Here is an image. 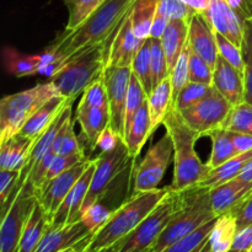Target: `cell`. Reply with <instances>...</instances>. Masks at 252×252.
<instances>
[{
  "mask_svg": "<svg viewBox=\"0 0 252 252\" xmlns=\"http://www.w3.org/2000/svg\"><path fill=\"white\" fill-rule=\"evenodd\" d=\"M94 171H95V159L90 160L84 174L76 181V184L74 185V187L70 189L68 196L65 197L63 203L58 208L57 213L53 216L51 220V228H59V226L80 220L81 209H83L84 202H85L88 192L90 189Z\"/></svg>",
  "mask_w": 252,
  "mask_h": 252,
  "instance_id": "cell-16",
  "label": "cell"
},
{
  "mask_svg": "<svg viewBox=\"0 0 252 252\" xmlns=\"http://www.w3.org/2000/svg\"><path fill=\"white\" fill-rule=\"evenodd\" d=\"M79 103L86 106H95V107H102L108 108V97H107V90H106L105 79H103V74L94 81L90 86L86 88V90L83 93Z\"/></svg>",
  "mask_w": 252,
  "mask_h": 252,
  "instance_id": "cell-45",
  "label": "cell"
},
{
  "mask_svg": "<svg viewBox=\"0 0 252 252\" xmlns=\"http://www.w3.org/2000/svg\"><path fill=\"white\" fill-rule=\"evenodd\" d=\"M36 197L30 187H22L11 206L1 216L0 252H17L25 224L33 209Z\"/></svg>",
  "mask_w": 252,
  "mask_h": 252,
  "instance_id": "cell-11",
  "label": "cell"
},
{
  "mask_svg": "<svg viewBox=\"0 0 252 252\" xmlns=\"http://www.w3.org/2000/svg\"><path fill=\"white\" fill-rule=\"evenodd\" d=\"M187 44L192 52L201 57L214 69L219 58L216 31L204 12H194L189 20Z\"/></svg>",
  "mask_w": 252,
  "mask_h": 252,
  "instance_id": "cell-17",
  "label": "cell"
},
{
  "mask_svg": "<svg viewBox=\"0 0 252 252\" xmlns=\"http://www.w3.org/2000/svg\"><path fill=\"white\" fill-rule=\"evenodd\" d=\"M169 21L170 20L167 19L162 12H160L159 10H158L157 15H155L154 17V21H153L152 30H150V37H152V38H161L165 30H166Z\"/></svg>",
  "mask_w": 252,
  "mask_h": 252,
  "instance_id": "cell-54",
  "label": "cell"
},
{
  "mask_svg": "<svg viewBox=\"0 0 252 252\" xmlns=\"http://www.w3.org/2000/svg\"><path fill=\"white\" fill-rule=\"evenodd\" d=\"M207 137L211 138L212 140L211 158L207 162L211 170L216 169L219 165L224 164L228 160L239 155L236 152L235 144H234L233 132L230 130L219 127L207 133Z\"/></svg>",
  "mask_w": 252,
  "mask_h": 252,
  "instance_id": "cell-30",
  "label": "cell"
},
{
  "mask_svg": "<svg viewBox=\"0 0 252 252\" xmlns=\"http://www.w3.org/2000/svg\"><path fill=\"white\" fill-rule=\"evenodd\" d=\"M59 61L53 54L43 52L38 56H24L12 48L4 49V62L7 70L17 78L36 75L47 64Z\"/></svg>",
  "mask_w": 252,
  "mask_h": 252,
  "instance_id": "cell-25",
  "label": "cell"
},
{
  "mask_svg": "<svg viewBox=\"0 0 252 252\" xmlns=\"http://www.w3.org/2000/svg\"><path fill=\"white\" fill-rule=\"evenodd\" d=\"M36 139L16 134L0 143V170L21 171Z\"/></svg>",
  "mask_w": 252,
  "mask_h": 252,
  "instance_id": "cell-24",
  "label": "cell"
},
{
  "mask_svg": "<svg viewBox=\"0 0 252 252\" xmlns=\"http://www.w3.org/2000/svg\"><path fill=\"white\" fill-rule=\"evenodd\" d=\"M132 74L139 80L143 89L145 90L147 95L153 90L152 84V39H143L137 54L134 56L132 62Z\"/></svg>",
  "mask_w": 252,
  "mask_h": 252,
  "instance_id": "cell-33",
  "label": "cell"
},
{
  "mask_svg": "<svg viewBox=\"0 0 252 252\" xmlns=\"http://www.w3.org/2000/svg\"><path fill=\"white\" fill-rule=\"evenodd\" d=\"M216 218L217 216L212 208L209 189H202L197 185L191 187L186 203L167 224L161 235L152 246L150 252H162L180 239L189 235Z\"/></svg>",
  "mask_w": 252,
  "mask_h": 252,
  "instance_id": "cell-7",
  "label": "cell"
},
{
  "mask_svg": "<svg viewBox=\"0 0 252 252\" xmlns=\"http://www.w3.org/2000/svg\"><path fill=\"white\" fill-rule=\"evenodd\" d=\"M19 175L20 171L0 170V203H1V212L4 211L11 196L14 194Z\"/></svg>",
  "mask_w": 252,
  "mask_h": 252,
  "instance_id": "cell-48",
  "label": "cell"
},
{
  "mask_svg": "<svg viewBox=\"0 0 252 252\" xmlns=\"http://www.w3.org/2000/svg\"><path fill=\"white\" fill-rule=\"evenodd\" d=\"M152 135V123H150L149 108H148V98L143 103L142 108L135 116L127 137L125 138V143L129 155L133 159H137L138 155L142 152L143 147L147 143L148 138Z\"/></svg>",
  "mask_w": 252,
  "mask_h": 252,
  "instance_id": "cell-28",
  "label": "cell"
},
{
  "mask_svg": "<svg viewBox=\"0 0 252 252\" xmlns=\"http://www.w3.org/2000/svg\"><path fill=\"white\" fill-rule=\"evenodd\" d=\"M90 160L91 159H89V158H85L78 164L74 165L73 167L66 170L65 172L47 181L34 192L37 202L46 211L51 220L61 207V204L63 203L65 197L68 196L70 189L74 187V185L84 174Z\"/></svg>",
  "mask_w": 252,
  "mask_h": 252,
  "instance_id": "cell-13",
  "label": "cell"
},
{
  "mask_svg": "<svg viewBox=\"0 0 252 252\" xmlns=\"http://www.w3.org/2000/svg\"><path fill=\"white\" fill-rule=\"evenodd\" d=\"M101 252H113V246H112V248L107 249V250H103V251H101Z\"/></svg>",
  "mask_w": 252,
  "mask_h": 252,
  "instance_id": "cell-60",
  "label": "cell"
},
{
  "mask_svg": "<svg viewBox=\"0 0 252 252\" xmlns=\"http://www.w3.org/2000/svg\"><path fill=\"white\" fill-rule=\"evenodd\" d=\"M49 226L51 219L36 199L33 209L25 224L17 252H34Z\"/></svg>",
  "mask_w": 252,
  "mask_h": 252,
  "instance_id": "cell-26",
  "label": "cell"
},
{
  "mask_svg": "<svg viewBox=\"0 0 252 252\" xmlns=\"http://www.w3.org/2000/svg\"><path fill=\"white\" fill-rule=\"evenodd\" d=\"M113 212L115 211L108 208L101 202H96L81 213L80 220L84 221V224L90 229L91 233L95 234L107 223Z\"/></svg>",
  "mask_w": 252,
  "mask_h": 252,
  "instance_id": "cell-42",
  "label": "cell"
},
{
  "mask_svg": "<svg viewBox=\"0 0 252 252\" xmlns=\"http://www.w3.org/2000/svg\"><path fill=\"white\" fill-rule=\"evenodd\" d=\"M243 54L245 70H244V81H245V101L252 105V20L245 21V32L243 41Z\"/></svg>",
  "mask_w": 252,
  "mask_h": 252,
  "instance_id": "cell-41",
  "label": "cell"
},
{
  "mask_svg": "<svg viewBox=\"0 0 252 252\" xmlns=\"http://www.w3.org/2000/svg\"><path fill=\"white\" fill-rule=\"evenodd\" d=\"M229 252H238V251H234V250H231V251H229Z\"/></svg>",
  "mask_w": 252,
  "mask_h": 252,
  "instance_id": "cell-63",
  "label": "cell"
},
{
  "mask_svg": "<svg viewBox=\"0 0 252 252\" xmlns=\"http://www.w3.org/2000/svg\"><path fill=\"white\" fill-rule=\"evenodd\" d=\"M246 252H252V246H251L250 249H249V251H246Z\"/></svg>",
  "mask_w": 252,
  "mask_h": 252,
  "instance_id": "cell-61",
  "label": "cell"
},
{
  "mask_svg": "<svg viewBox=\"0 0 252 252\" xmlns=\"http://www.w3.org/2000/svg\"><path fill=\"white\" fill-rule=\"evenodd\" d=\"M236 219L238 229L252 225V189L230 212Z\"/></svg>",
  "mask_w": 252,
  "mask_h": 252,
  "instance_id": "cell-50",
  "label": "cell"
},
{
  "mask_svg": "<svg viewBox=\"0 0 252 252\" xmlns=\"http://www.w3.org/2000/svg\"><path fill=\"white\" fill-rule=\"evenodd\" d=\"M244 21L252 20V0H225Z\"/></svg>",
  "mask_w": 252,
  "mask_h": 252,
  "instance_id": "cell-53",
  "label": "cell"
},
{
  "mask_svg": "<svg viewBox=\"0 0 252 252\" xmlns=\"http://www.w3.org/2000/svg\"><path fill=\"white\" fill-rule=\"evenodd\" d=\"M142 252H150V249H149V250H145V251H142Z\"/></svg>",
  "mask_w": 252,
  "mask_h": 252,
  "instance_id": "cell-62",
  "label": "cell"
},
{
  "mask_svg": "<svg viewBox=\"0 0 252 252\" xmlns=\"http://www.w3.org/2000/svg\"><path fill=\"white\" fill-rule=\"evenodd\" d=\"M182 1L186 2L189 7H192L197 12H206L211 4V0H182Z\"/></svg>",
  "mask_w": 252,
  "mask_h": 252,
  "instance_id": "cell-56",
  "label": "cell"
},
{
  "mask_svg": "<svg viewBox=\"0 0 252 252\" xmlns=\"http://www.w3.org/2000/svg\"><path fill=\"white\" fill-rule=\"evenodd\" d=\"M74 123H75V120H73V116H71L64 122V125L59 129L58 134L54 139L53 147H52V150L56 155L68 157V155L85 154L83 147L76 138Z\"/></svg>",
  "mask_w": 252,
  "mask_h": 252,
  "instance_id": "cell-34",
  "label": "cell"
},
{
  "mask_svg": "<svg viewBox=\"0 0 252 252\" xmlns=\"http://www.w3.org/2000/svg\"><path fill=\"white\" fill-rule=\"evenodd\" d=\"M251 158L252 150L251 152L236 155L233 159L228 160V161L224 162V164L219 165L216 169H212L211 171L204 176V179L197 184V186L202 187V189H213V187L218 186V185H221L224 184V182L235 179V177L239 176V174L241 172L243 167L245 166L246 162H248Z\"/></svg>",
  "mask_w": 252,
  "mask_h": 252,
  "instance_id": "cell-29",
  "label": "cell"
},
{
  "mask_svg": "<svg viewBox=\"0 0 252 252\" xmlns=\"http://www.w3.org/2000/svg\"><path fill=\"white\" fill-rule=\"evenodd\" d=\"M252 246V225L244 226V228L238 229L235 239H234L233 248L231 250L238 252L249 251Z\"/></svg>",
  "mask_w": 252,
  "mask_h": 252,
  "instance_id": "cell-51",
  "label": "cell"
},
{
  "mask_svg": "<svg viewBox=\"0 0 252 252\" xmlns=\"http://www.w3.org/2000/svg\"><path fill=\"white\" fill-rule=\"evenodd\" d=\"M152 84L153 88L170 76L166 56L160 38H152Z\"/></svg>",
  "mask_w": 252,
  "mask_h": 252,
  "instance_id": "cell-40",
  "label": "cell"
},
{
  "mask_svg": "<svg viewBox=\"0 0 252 252\" xmlns=\"http://www.w3.org/2000/svg\"><path fill=\"white\" fill-rule=\"evenodd\" d=\"M164 127L174 144V177L171 189L174 191L193 187L211 171L207 162H202L194 149L198 134L185 122L181 113L171 106L164 121Z\"/></svg>",
  "mask_w": 252,
  "mask_h": 252,
  "instance_id": "cell-3",
  "label": "cell"
},
{
  "mask_svg": "<svg viewBox=\"0 0 252 252\" xmlns=\"http://www.w3.org/2000/svg\"><path fill=\"white\" fill-rule=\"evenodd\" d=\"M189 46V44H187ZM189 81L193 83L207 84L212 85L213 84V68L207 63L204 59L197 56L194 52H192L189 47Z\"/></svg>",
  "mask_w": 252,
  "mask_h": 252,
  "instance_id": "cell-43",
  "label": "cell"
},
{
  "mask_svg": "<svg viewBox=\"0 0 252 252\" xmlns=\"http://www.w3.org/2000/svg\"><path fill=\"white\" fill-rule=\"evenodd\" d=\"M233 140H234V144H235L238 154H243V153H248L252 150L251 134H244V133L233 132Z\"/></svg>",
  "mask_w": 252,
  "mask_h": 252,
  "instance_id": "cell-55",
  "label": "cell"
},
{
  "mask_svg": "<svg viewBox=\"0 0 252 252\" xmlns=\"http://www.w3.org/2000/svg\"><path fill=\"white\" fill-rule=\"evenodd\" d=\"M189 189L184 191L170 189L166 197L155 207L154 211L129 235L113 246V252H142L152 249L167 224L186 203Z\"/></svg>",
  "mask_w": 252,
  "mask_h": 252,
  "instance_id": "cell-6",
  "label": "cell"
},
{
  "mask_svg": "<svg viewBox=\"0 0 252 252\" xmlns=\"http://www.w3.org/2000/svg\"><path fill=\"white\" fill-rule=\"evenodd\" d=\"M130 78V66H106L103 70L110 106V127L122 138H125V111Z\"/></svg>",
  "mask_w": 252,
  "mask_h": 252,
  "instance_id": "cell-12",
  "label": "cell"
},
{
  "mask_svg": "<svg viewBox=\"0 0 252 252\" xmlns=\"http://www.w3.org/2000/svg\"><path fill=\"white\" fill-rule=\"evenodd\" d=\"M174 157V144L167 132L153 144L142 161L133 170V189L134 193L158 189L165 171Z\"/></svg>",
  "mask_w": 252,
  "mask_h": 252,
  "instance_id": "cell-9",
  "label": "cell"
},
{
  "mask_svg": "<svg viewBox=\"0 0 252 252\" xmlns=\"http://www.w3.org/2000/svg\"><path fill=\"white\" fill-rule=\"evenodd\" d=\"M216 219H213V220L206 223L204 225H202L201 228H198L197 230H194L193 233L189 234V235L180 239L179 241H176L175 244L170 245L169 248L165 249L162 252H192V251H194L199 245H202V244H203L204 241L208 239L209 234H211L212 229H213V226H214V223H216Z\"/></svg>",
  "mask_w": 252,
  "mask_h": 252,
  "instance_id": "cell-39",
  "label": "cell"
},
{
  "mask_svg": "<svg viewBox=\"0 0 252 252\" xmlns=\"http://www.w3.org/2000/svg\"><path fill=\"white\" fill-rule=\"evenodd\" d=\"M135 1L137 0H105L84 24L74 31L64 30L44 52L66 63L74 54L106 43L129 14Z\"/></svg>",
  "mask_w": 252,
  "mask_h": 252,
  "instance_id": "cell-1",
  "label": "cell"
},
{
  "mask_svg": "<svg viewBox=\"0 0 252 252\" xmlns=\"http://www.w3.org/2000/svg\"><path fill=\"white\" fill-rule=\"evenodd\" d=\"M85 158H88L85 154L68 155V157H62V155H57V157L54 158L53 161H52V165H51V167H49V171H48V174H47L46 181H44V184H46L47 181H49V180L57 177L58 175L65 172L66 170H69L70 167H73L74 165L78 164L79 161L84 160Z\"/></svg>",
  "mask_w": 252,
  "mask_h": 252,
  "instance_id": "cell-49",
  "label": "cell"
},
{
  "mask_svg": "<svg viewBox=\"0 0 252 252\" xmlns=\"http://www.w3.org/2000/svg\"><path fill=\"white\" fill-rule=\"evenodd\" d=\"M53 81L37 84L36 86L12 95L4 96L0 101V143L19 134L30 117L56 96H61ZM63 96V95H62Z\"/></svg>",
  "mask_w": 252,
  "mask_h": 252,
  "instance_id": "cell-5",
  "label": "cell"
},
{
  "mask_svg": "<svg viewBox=\"0 0 252 252\" xmlns=\"http://www.w3.org/2000/svg\"><path fill=\"white\" fill-rule=\"evenodd\" d=\"M238 179H240L241 181L246 182V184L251 185L252 186V158L246 162L245 166L243 167L241 172L239 174Z\"/></svg>",
  "mask_w": 252,
  "mask_h": 252,
  "instance_id": "cell-57",
  "label": "cell"
},
{
  "mask_svg": "<svg viewBox=\"0 0 252 252\" xmlns=\"http://www.w3.org/2000/svg\"><path fill=\"white\" fill-rule=\"evenodd\" d=\"M159 4L160 0H137L134 2L130 10V20L138 38L145 39L150 37V30Z\"/></svg>",
  "mask_w": 252,
  "mask_h": 252,
  "instance_id": "cell-32",
  "label": "cell"
},
{
  "mask_svg": "<svg viewBox=\"0 0 252 252\" xmlns=\"http://www.w3.org/2000/svg\"><path fill=\"white\" fill-rule=\"evenodd\" d=\"M251 189V185L235 177L230 181H226L209 189V197H211L214 214L219 217L233 211L234 207L246 196Z\"/></svg>",
  "mask_w": 252,
  "mask_h": 252,
  "instance_id": "cell-21",
  "label": "cell"
},
{
  "mask_svg": "<svg viewBox=\"0 0 252 252\" xmlns=\"http://www.w3.org/2000/svg\"><path fill=\"white\" fill-rule=\"evenodd\" d=\"M172 106V86L169 78L153 88L148 96V108H149L152 134L164 123L167 112Z\"/></svg>",
  "mask_w": 252,
  "mask_h": 252,
  "instance_id": "cell-27",
  "label": "cell"
},
{
  "mask_svg": "<svg viewBox=\"0 0 252 252\" xmlns=\"http://www.w3.org/2000/svg\"><path fill=\"white\" fill-rule=\"evenodd\" d=\"M73 100L74 98L64 97L62 95L49 100L27 120L19 134L29 138H37L38 135H41L54 122V120L63 112L66 105Z\"/></svg>",
  "mask_w": 252,
  "mask_h": 252,
  "instance_id": "cell-22",
  "label": "cell"
},
{
  "mask_svg": "<svg viewBox=\"0 0 252 252\" xmlns=\"http://www.w3.org/2000/svg\"><path fill=\"white\" fill-rule=\"evenodd\" d=\"M221 128L234 133L252 135V105L248 101L233 106Z\"/></svg>",
  "mask_w": 252,
  "mask_h": 252,
  "instance_id": "cell-36",
  "label": "cell"
},
{
  "mask_svg": "<svg viewBox=\"0 0 252 252\" xmlns=\"http://www.w3.org/2000/svg\"><path fill=\"white\" fill-rule=\"evenodd\" d=\"M211 89L212 85L189 81V83H187L186 86L180 91L177 97L175 98V101L172 102V106H174L179 112H182V111L192 107V106H194L196 103H198L199 101L203 100V98L209 94Z\"/></svg>",
  "mask_w": 252,
  "mask_h": 252,
  "instance_id": "cell-38",
  "label": "cell"
},
{
  "mask_svg": "<svg viewBox=\"0 0 252 252\" xmlns=\"http://www.w3.org/2000/svg\"><path fill=\"white\" fill-rule=\"evenodd\" d=\"M170 80H171L172 86V102L180 91L186 86L187 83H189V46L185 47L184 52L180 56L179 61L175 64L174 69L170 73Z\"/></svg>",
  "mask_w": 252,
  "mask_h": 252,
  "instance_id": "cell-44",
  "label": "cell"
},
{
  "mask_svg": "<svg viewBox=\"0 0 252 252\" xmlns=\"http://www.w3.org/2000/svg\"><path fill=\"white\" fill-rule=\"evenodd\" d=\"M213 88H216L233 106L245 101L244 74L219 56L213 69Z\"/></svg>",
  "mask_w": 252,
  "mask_h": 252,
  "instance_id": "cell-19",
  "label": "cell"
},
{
  "mask_svg": "<svg viewBox=\"0 0 252 252\" xmlns=\"http://www.w3.org/2000/svg\"><path fill=\"white\" fill-rule=\"evenodd\" d=\"M105 0H64L68 10L65 31H74L96 11Z\"/></svg>",
  "mask_w": 252,
  "mask_h": 252,
  "instance_id": "cell-35",
  "label": "cell"
},
{
  "mask_svg": "<svg viewBox=\"0 0 252 252\" xmlns=\"http://www.w3.org/2000/svg\"><path fill=\"white\" fill-rule=\"evenodd\" d=\"M158 10L160 12H162L169 20H191L194 12H197L192 7H189L186 2L182 1V0H160L159 9Z\"/></svg>",
  "mask_w": 252,
  "mask_h": 252,
  "instance_id": "cell-47",
  "label": "cell"
},
{
  "mask_svg": "<svg viewBox=\"0 0 252 252\" xmlns=\"http://www.w3.org/2000/svg\"><path fill=\"white\" fill-rule=\"evenodd\" d=\"M231 107L233 105L212 86L209 94L203 100L180 113L198 137H203L211 130L221 127Z\"/></svg>",
  "mask_w": 252,
  "mask_h": 252,
  "instance_id": "cell-10",
  "label": "cell"
},
{
  "mask_svg": "<svg viewBox=\"0 0 252 252\" xmlns=\"http://www.w3.org/2000/svg\"><path fill=\"white\" fill-rule=\"evenodd\" d=\"M93 236L94 234L83 220L59 228L49 226L34 252H62L71 248H83L85 251Z\"/></svg>",
  "mask_w": 252,
  "mask_h": 252,
  "instance_id": "cell-14",
  "label": "cell"
},
{
  "mask_svg": "<svg viewBox=\"0 0 252 252\" xmlns=\"http://www.w3.org/2000/svg\"><path fill=\"white\" fill-rule=\"evenodd\" d=\"M107 42L74 54L54 76L53 81L64 97L75 100L88 86L97 80L106 68Z\"/></svg>",
  "mask_w": 252,
  "mask_h": 252,
  "instance_id": "cell-4",
  "label": "cell"
},
{
  "mask_svg": "<svg viewBox=\"0 0 252 252\" xmlns=\"http://www.w3.org/2000/svg\"><path fill=\"white\" fill-rule=\"evenodd\" d=\"M208 238H209V236H208ZM192 252H212V249H211V245H209L208 239H207V240L204 241L202 245H199L198 248L196 249V250L192 251Z\"/></svg>",
  "mask_w": 252,
  "mask_h": 252,
  "instance_id": "cell-58",
  "label": "cell"
},
{
  "mask_svg": "<svg viewBox=\"0 0 252 252\" xmlns=\"http://www.w3.org/2000/svg\"><path fill=\"white\" fill-rule=\"evenodd\" d=\"M189 20L185 19H171L167 24L164 34L160 38L162 44V49L165 52L167 61L169 71L174 69L175 64L179 61L180 56L187 46L189 38Z\"/></svg>",
  "mask_w": 252,
  "mask_h": 252,
  "instance_id": "cell-23",
  "label": "cell"
},
{
  "mask_svg": "<svg viewBox=\"0 0 252 252\" xmlns=\"http://www.w3.org/2000/svg\"><path fill=\"white\" fill-rule=\"evenodd\" d=\"M204 15L214 31L223 34L240 48L243 47L245 21L225 0H211Z\"/></svg>",
  "mask_w": 252,
  "mask_h": 252,
  "instance_id": "cell-18",
  "label": "cell"
},
{
  "mask_svg": "<svg viewBox=\"0 0 252 252\" xmlns=\"http://www.w3.org/2000/svg\"><path fill=\"white\" fill-rule=\"evenodd\" d=\"M123 140V138L121 135H118L112 128L108 126L101 135L98 137L97 140V148L101 150V152H107V150L113 149V148L117 147L121 142Z\"/></svg>",
  "mask_w": 252,
  "mask_h": 252,
  "instance_id": "cell-52",
  "label": "cell"
},
{
  "mask_svg": "<svg viewBox=\"0 0 252 252\" xmlns=\"http://www.w3.org/2000/svg\"><path fill=\"white\" fill-rule=\"evenodd\" d=\"M217 42H218V48H219V56L223 57L226 62L231 64L234 68L238 69L240 73L244 74L245 70V63H244V54L243 48L238 47L234 44L233 42L229 41L226 37L223 34L216 32Z\"/></svg>",
  "mask_w": 252,
  "mask_h": 252,
  "instance_id": "cell-46",
  "label": "cell"
},
{
  "mask_svg": "<svg viewBox=\"0 0 252 252\" xmlns=\"http://www.w3.org/2000/svg\"><path fill=\"white\" fill-rule=\"evenodd\" d=\"M133 159L129 155L125 140L120 143L113 149L107 152H101L100 155L95 159V171L91 180L90 189L88 192L85 202H84V211L100 201L103 194L110 189V187L117 181L118 177L133 165ZM81 217V214H80Z\"/></svg>",
  "mask_w": 252,
  "mask_h": 252,
  "instance_id": "cell-8",
  "label": "cell"
},
{
  "mask_svg": "<svg viewBox=\"0 0 252 252\" xmlns=\"http://www.w3.org/2000/svg\"><path fill=\"white\" fill-rule=\"evenodd\" d=\"M236 231H238V224L235 217L230 212L217 217L216 223L208 238L212 252L231 251Z\"/></svg>",
  "mask_w": 252,
  "mask_h": 252,
  "instance_id": "cell-31",
  "label": "cell"
},
{
  "mask_svg": "<svg viewBox=\"0 0 252 252\" xmlns=\"http://www.w3.org/2000/svg\"><path fill=\"white\" fill-rule=\"evenodd\" d=\"M147 98L148 95L147 93H145L144 89H143L142 84H140L139 80L132 74L125 111V138L127 137L135 116L139 112V110L142 108L143 103L145 102ZM125 138H123V140H125Z\"/></svg>",
  "mask_w": 252,
  "mask_h": 252,
  "instance_id": "cell-37",
  "label": "cell"
},
{
  "mask_svg": "<svg viewBox=\"0 0 252 252\" xmlns=\"http://www.w3.org/2000/svg\"><path fill=\"white\" fill-rule=\"evenodd\" d=\"M171 187L132 194L112 213L107 223L94 234L84 252H101L112 248L129 235L166 197Z\"/></svg>",
  "mask_w": 252,
  "mask_h": 252,
  "instance_id": "cell-2",
  "label": "cell"
},
{
  "mask_svg": "<svg viewBox=\"0 0 252 252\" xmlns=\"http://www.w3.org/2000/svg\"><path fill=\"white\" fill-rule=\"evenodd\" d=\"M143 39L133 30L130 11L107 42L106 66H130Z\"/></svg>",
  "mask_w": 252,
  "mask_h": 252,
  "instance_id": "cell-15",
  "label": "cell"
},
{
  "mask_svg": "<svg viewBox=\"0 0 252 252\" xmlns=\"http://www.w3.org/2000/svg\"><path fill=\"white\" fill-rule=\"evenodd\" d=\"M75 121L80 125L86 147L93 152L97 148V140L101 133L110 126V110L78 103Z\"/></svg>",
  "mask_w": 252,
  "mask_h": 252,
  "instance_id": "cell-20",
  "label": "cell"
},
{
  "mask_svg": "<svg viewBox=\"0 0 252 252\" xmlns=\"http://www.w3.org/2000/svg\"><path fill=\"white\" fill-rule=\"evenodd\" d=\"M62 252H84V249L83 248H71V249H68V250H64Z\"/></svg>",
  "mask_w": 252,
  "mask_h": 252,
  "instance_id": "cell-59",
  "label": "cell"
}]
</instances>
